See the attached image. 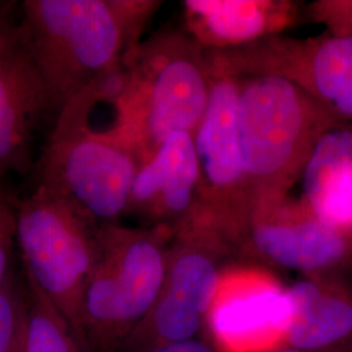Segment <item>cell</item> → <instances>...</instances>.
I'll list each match as a JSON object with an SVG mask.
<instances>
[{"label":"cell","instance_id":"6da1fadb","mask_svg":"<svg viewBox=\"0 0 352 352\" xmlns=\"http://www.w3.org/2000/svg\"><path fill=\"white\" fill-rule=\"evenodd\" d=\"M157 1L25 0L17 24L51 110L124 68Z\"/></svg>","mask_w":352,"mask_h":352},{"label":"cell","instance_id":"7a4b0ae2","mask_svg":"<svg viewBox=\"0 0 352 352\" xmlns=\"http://www.w3.org/2000/svg\"><path fill=\"white\" fill-rule=\"evenodd\" d=\"M212 82L208 52L193 38L177 32L154 34L126 58L109 129L142 164L170 135H193Z\"/></svg>","mask_w":352,"mask_h":352},{"label":"cell","instance_id":"3957f363","mask_svg":"<svg viewBox=\"0 0 352 352\" xmlns=\"http://www.w3.org/2000/svg\"><path fill=\"white\" fill-rule=\"evenodd\" d=\"M240 154L253 206L277 201L302 177L320 139L343 126L285 77H238Z\"/></svg>","mask_w":352,"mask_h":352},{"label":"cell","instance_id":"277c9868","mask_svg":"<svg viewBox=\"0 0 352 352\" xmlns=\"http://www.w3.org/2000/svg\"><path fill=\"white\" fill-rule=\"evenodd\" d=\"M107 78L64 104L38 162V186L50 189L98 226L126 215L141 161L110 129L90 124L94 107L110 98Z\"/></svg>","mask_w":352,"mask_h":352},{"label":"cell","instance_id":"5b68a950","mask_svg":"<svg viewBox=\"0 0 352 352\" xmlns=\"http://www.w3.org/2000/svg\"><path fill=\"white\" fill-rule=\"evenodd\" d=\"M173 236L167 226L100 227L81 308L90 352H122L164 287Z\"/></svg>","mask_w":352,"mask_h":352},{"label":"cell","instance_id":"8992f818","mask_svg":"<svg viewBox=\"0 0 352 352\" xmlns=\"http://www.w3.org/2000/svg\"><path fill=\"white\" fill-rule=\"evenodd\" d=\"M100 227L42 186L17 206L16 240L24 272L68 318L82 340L81 308L96 261Z\"/></svg>","mask_w":352,"mask_h":352},{"label":"cell","instance_id":"52a82bcc","mask_svg":"<svg viewBox=\"0 0 352 352\" xmlns=\"http://www.w3.org/2000/svg\"><path fill=\"white\" fill-rule=\"evenodd\" d=\"M213 76L285 77L342 124L352 126V37L263 38L230 50H208Z\"/></svg>","mask_w":352,"mask_h":352},{"label":"cell","instance_id":"ba28073f","mask_svg":"<svg viewBox=\"0 0 352 352\" xmlns=\"http://www.w3.org/2000/svg\"><path fill=\"white\" fill-rule=\"evenodd\" d=\"M243 264L322 276L352 257V236L329 226L300 200L286 197L253 206L226 236Z\"/></svg>","mask_w":352,"mask_h":352},{"label":"cell","instance_id":"9c48e42d","mask_svg":"<svg viewBox=\"0 0 352 352\" xmlns=\"http://www.w3.org/2000/svg\"><path fill=\"white\" fill-rule=\"evenodd\" d=\"M238 91V77L213 76L206 110L192 135L200 186L195 212L183 225L206 227L222 239L251 210L240 154Z\"/></svg>","mask_w":352,"mask_h":352},{"label":"cell","instance_id":"30bf717a","mask_svg":"<svg viewBox=\"0 0 352 352\" xmlns=\"http://www.w3.org/2000/svg\"><path fill=\"white\" fill-rule=\"evenodd\" d=\"M292 318L289 289L264 267L228 265L205 316L217 352H276L287 346Z\"/></svg>","mask_w":352,"mask_h":352},{"label":"cell","instance_id":"8fae6325","mask_svg":"<svg viewBox=\"0 0 352 352\" xmlns=\"http://www.w3.org/2000/svg\"><path fill=\"white\" fill-rule=\"evenodd\" d=\"M49 96L17 24L0 41V183L32 167L33 132Z\"/></svg>","mask_w":352,"mask_h":352},{"label":"cell","instance_id":"7c38bea8","mask_svg":"<svg viewBox=\"0 0 352 352\" xmlns=\"http://www.w3.org/2000/svg\"><path fill=\"white\" fill-rule=\"evenodd\" d=\"M200 170L188 132L170 135L140 166L126 214L149 226L176 228L186 223L196 208Z\"/></svg>","mask_w":352,"mask_h":352},{"label":"cell","instance_id":"4fadbf2b","mask_svg":"<svg viewBox=\"0 0 352 352\" xmlns=\"http://www.w3.org/2000/svg\"><path fill=\"white\" fill-rule=\"evenodd\" d=\"M183 8L189 37L212 51L278 36L298 17L294 3L277 0H186Z\"/></svg>","mask_w":352,"mask_h":352},{"label":"cell","instance_id":"5bb4252c","mask_svg":"<svg viewBox=\"0 0 352 352\" xmlns=\"http://www.w3.org/2000/svg\"><path fill=\"white\" fill-rule=\"evenodd\" d=\"M300 202L329 226L352 236V126L320 139L302 170Z\"/></svg>","mask_w":352,"mask_h":352},{"label":"cell","instance_id":"9a60e30c","mask_svg":"<svg viewBox=\"0 0 352 352\" xmlns=\"http://www.w3.org/2000/svg\"><path fill=\"white\" fill-rule=\"evenodd\" d=\"M289 289L292 318L287 346L322 351L352 334V299L321 276L305 277Z\"/></svg>","mask_w":352,"mask_h":352},{"label":"cell","instance_id":"2e32d148","mask_svg":"<svg viewBox=\"0 0 352 352\" xmlns=\"http://www.w3.org/2000/svg\"><path fill=\"white\" fill-rule=\"evenodd\" d=\"M25 277L29 287L25 352H90L68 318L32 278Z\"/></svg>","mask_w":352,"mask_h":352},{"label":"cell","instance_id":"e0dca14e","mask_svg":"<svg viewBox=\"0 0 352 352\" xmlns=\"http://www.w3.org/2000/svg\"><path fill=\"white\" fill-rule=\"evenodd\" d=\"M28 315L25 273L12 267L0 286V352H25Z\"/></svg>","mask_w":352,"mask_h":352},{"label":"cell","instance_id":"ac0fdd59","mask_svg":"<svg viewBox=\"0 0 352 352\" xmlns=\"http://www.w3.org/2000/svg\"><path fill=\"white\" fill-rule=\"evenodd\" d=\"M19 201L0 183V286L13 267Z\"/></svg>","mask_w":352,"mask_h":352},{"label":"cell","instance_id":"d6986e66","mask_svg":"<svg viewBox=\"0 0 352 352\" xmlns=\"http://www.w3.org/2000/svg\"><path fill=\"white\" fill-rule=\"evenodd\" d=\"M314 21L327 26V33L352 37V0H320L309 6Z\"/></svg>","mask_w":352,"mask_h":352},{"label":"cell","instance_id":"ffe728a7","mask_svg":"<svg viewBox=\"0 0 352 352\" xmlns=\"http://www.w3.org/2000/svg\"><path fill=\"white\" fill-rule=\"evenodd\" d=\"M151 352H217L213 346L208 340H188L177 344L166 346L162 349H157Z\"/></svg>","mask_w":352,"mask_h":352},{"label":"cell","instance_id":"44dd1931","mask_svg":"<svg viewBox=\"0 0 352 352\" xmlns=\"http://www.w3.org/2000/svg\"><path fill=\"white\" fill-rule=\"evenodd\" d=\"M11 10H12V3H0V41L12 29L13 26L16 25L13 23Z\"/></svg>","mask_w":352,"mask_h":352},{"label":"cell","instance_id":"7402d4cb","mask_svg":"<svg viewBox=\"0 0 352 352\" xmlns=\"http://www.w3.org/2000/svg\"><path fill=\"white\" fill-rule=\"evenodd\" d=\"M325 350H322V351H312V350H302V349H296V347H291V346H285V347H282V349H279L276 352H324Z\"/></svg>","mask_w":352,"mask_h":352}]
</instances>
